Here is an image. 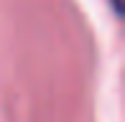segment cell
<instances>
[{
    "mask_svg": "<svg viewBox=\"0 0 125 122\" xmlns=\"http://www.w3.org/2000/svg\"><path fill=\"white\" fill-rule=\"evenodd\" d=\"M110 5L115 8V13H120V0H110Z\"/></svg>",
    "mask_w": 125,
    "mask_h": 122,
    "instance_id": "1",
    "label": "cell"
}]
</instances>
